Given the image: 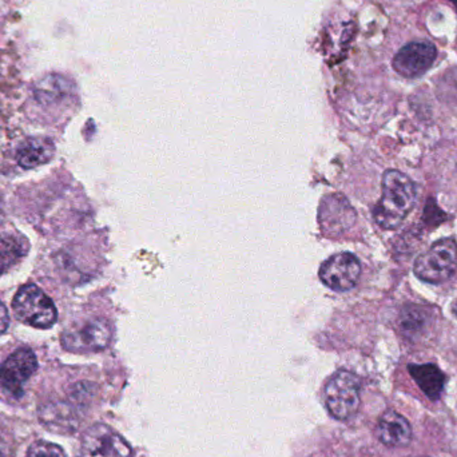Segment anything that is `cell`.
Listing matches in <instances>:
<instances>
[{"mask_svg": "<svg viewBox=\"0 0 457 457\" xmlns=\"http://www.w3.org/2000/svg\"><path fill=\"white\" fill-rule=\"evenodd\" d=\"M383 195L373 208L376 224L386 230L402 227L418 200L416 185L402 171L386 170L383 176Z\"/></svg>", "mask_w": 457, "mask_h": 457, "instance_id": "1", "label": "cell"}, {"mask_svg": "<svg viewBox=\"0 0 457 457\" xmlns=\"http://www.w3.org/2000/svg\"><path fill=\"white\" fill-rule=\"evenodd\" d=\"M415 276L428 284H443L457 271V242L443 238L416 258Z\"/></svg>", "mask_w": 457, "mask_h": 457, "instance_id": "2", "label": "cell"}, {"mask_svg": "<svg viewBox=\"0 0 457 457\" xmlns=\"http://www.w3.org/2000/svg\"><path fill=\"white\" fill-rule=\"evenodd\" d=\"M325 404L333 418L345 421L359 412L361 405V384L348 370H338L325 386Z\"/></svg>", "mask_w": 457, "mask_h": 457, "instance_id": "3", "label": "cell"}, {"mask_svg": "<svg viewBox=\"0 0 457 457\" xmlns=\"http://www.w3.org/2000/svg\"><path fill=\"white\" fill-rule=\"evenodd\" d=\"M16 319L37 329H48L58 319V312L51 298L34 284L21 287L12 300Z\"/></svg>", "mask_w": 457, "mask_h": 457, "instance_id": "4", "label": "cell"}, {"mask_svg": "<svg viewBox=\"0 0 457 457\" xmlns=\"http://www.w3.org/2000/svg\"><path fill=\"white\" fill-rule=\"evenodd\" d=\"M61 341L66 351L74 353L104 351L112 341V327L106 320H90L64 330Z\"/></svg>", "mask_w": 457, "mask_h": 457, "instance_id": "5", "label": "cell"}, {"mask_svg": "<svg viewBox=\"0 0 457 457\" xmlns=\"http://www.w3.org/2000/svg\"><path fill=\"white\" fill-rule=\"evenodd\" d=\"M78 457H131V447L112 427L96 424L83 434Z\"/></svg>", "mask_w": 457, "mask_h": 457, "instance_id": "6", "label": "cell"}, {"mask_svg": "<svg viewBox=\"0 0 457 457\" xmlns=\"http://www.w3.org/2000/svg\"><path fill=\"white\" fill-rule=\"evenodd\" d=\"M37 359L29 348L18 349L0 365V389L13 397L23 395L24 384L37 372Z\"/></svg>", "mask_w": 457, "mask_h": 457, "instance_id": "7", "label": "cell"}, {"mask_svg": "<svg viewBox=\"0 0 457 457\" xmlns=\"http://www.w3.org/2000/svg\"><path fill=\"white\" fill-rule=\"evenodd\" d=\"M361 276V263L351 253H338L328 258L320 268V278L335 292L353 289Z\"/></svg>", "mask_w": 457, "mask_h": 457, "instance_id": "8", "label": "cell"}, {"mask_svg": "<svg viewBox=\"0 0 457 457\" xmlns=\"http://www.w3.org/2000/svg\"><path fill=\"white\" fill-rule=\"evenodd\" d=\"M437 58V48L429 42H412L404 46L394 58L397 74L415 79L426 74Z\"/></svg>", "mask_w": 457, "mask_h": 457, "instance_id": "9", "label": "cell"}, {"mask_svg": "<svg viewBox=\"0 0 457 457\" xmlns=\"http://www.w3.org/2000/svg\"><path fill=\"white\" fill-rule=\"evenodd\" d=\"M378 436L386 447H407L412 442V427L410 421L396 411H386L378 420Z\"/></svg>", "mask_w": 457, "mask_h": 457, "instance_id": "10", "label": "cell"}, {"mask_svg": "<svg viewBox=\"0 0 457 457\" xmlns=\"http://www.w3.org/2000/svg\"><path fill=\"white\" fill-rule=\"evenodd\" d=\"M55 154V145L50 138L37 137L21 142L16 153V161L23 169H34L45 165Z\"/></svg>", "mask_w": 457, "mask_h": 457, "instance_id": "11", "label": "cell"}, {"mask_svg": "<svg viewBox=\"0 0 457 457\" xmlns=\"http://www.w3.org/2000/svg\"><path fill=\"white\" fill-rule=\"evenodd\" d=\"M408 370H410L411 376L418 384L419 388L424 392L428 399L434 400V402L439 399L440 395L445 391L447 378L437 365H410Z\"/></svg>", "mask_w": 457, "mask_h": 457, "instance_id": "12", "label": "cell"}, {"mask_svg": "<svg viewBox=\"0 0 457 457\" xmlns=\"http://www.w3.org/2000/svg\"><path fill=\"white\" fill-rule=\"evenodd\" d=\"M321 219L325 220V227L335 230H345L356 221V213L349 205L348 201L341 195H333L322 208Z\"/></svg>", "mask_w": 457, "mask_h": 457, "instance_id": "13", "label": "cell"}, {"mask_svg": "<svg viewBox=\"0 0 457 457\" xmlns=\"http://www.w3.org/2000/svg\"><path fill=\"white\" fill-rule=\"evenodd\" d=\"M29 245L24 237L18 234L0 236V274L5 273L23 260L29 253Z\"/></svg>", "mask_w": 457, "mask_h": 457, "instance_id": "14", "label": "cell"}, {"mask_svg": "<svg viewBox=\"0 0 457 457\" xmlns=\"http://www.w3.org/2000/svg\"><path fill=\"white\" fill-rule=\"evenodd\" d=\"M26 457H67L63 448L50 442H35L29 445Z\"/></svg>", "mask_w": 457, "mask_h": 457, "instance_id": "15", "label": "cell"}, {"mask_svg": "<svg viewBox=\"0 0 457 457\" xmlns=\"http://www.w3.org/2000/svg\"><path fill=\"white\" fill-rule=\"evenodd\" d=\"M8 325H10V314H8L7 308H5L3 301L0 300V335H3L8 329Z\"/></svg>", "mask_w": 457, "mask_h": 457, "instance_id": "16", "label": "cell"}, {"mask_svg": "<svg viewBox=\"0 0 457 457\" xmlns=\"http://www.w3.org/2000/svg\"><path fill=\"white\" fill-rule=\"evenodd\" d=\"M0 457H10V448L0 439Z\"/></svg>", "mask_w": 457, "mask_h": 457, "instance_id": "17", "label": "cell"}, {"mask_svg": "<svg viewBox=\"0 0 457 457\" xmlns=\"http://www.w3.org/2000/svg\"><path fill=\"white\" fill-rule=\"evenodd\" d=\"M453 314H455V317L457 319V300H455V303H453Z\"/></svg>", "mask_w": 457, "mask_h": 457, "instance_id": "18", "label": "cell"}]
</instances>
